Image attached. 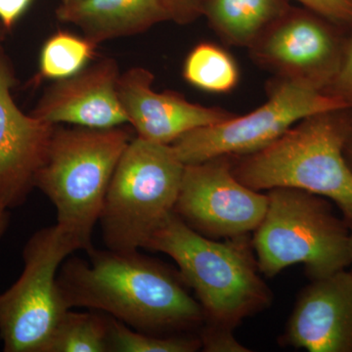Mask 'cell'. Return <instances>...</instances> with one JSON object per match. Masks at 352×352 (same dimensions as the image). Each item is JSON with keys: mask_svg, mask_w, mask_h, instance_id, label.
Segmentation results:
<instances>
[{"mask_svg": "<svg viewBox=\"0 0 352 352\" xmlns=\"http://www.w3.org/2000/svg\"><path fill=\"white\" fill-rule=\"evenodd\" d=\"M88 261L73 258L58 272L57 284L68 309L106 312L139 332L157 336L203 326L200 303L179 273L138 251H87Z\"/></svg>", "mask_w": 352, "mask_h": 352, "instance_id": "obj_1", "label": "cell"}, {"mask_svg": "<svg viewBox=\"0 0 352 352\" xmlns=\"http://www.w3.org/2000/svg\"><path fill=\"white\" fill-rule=\"evenodd\" d=\"M352 109L308 116L258 152L231 157L232 173L256 191L305 190L332 201L352 231V170L344 146Z\"/></svg>", "mask_w": 352, "mask_h": 352, "instance_id": "obj_2", "label": "cell"}, {"mask_svg": "<svg viewBox=\"0 0 352 352\" xmlns=\"http://www.w3.org/2000/svg\"><path fill=\"white\" fill-rule=\"evenodd\" d=\"M144 249L164 252L175 261L183 281L195 292L206 323L234 329L272 302L248 235L223 242L210 239L173 212Z\"/></svg>", "mask_w": 352, "mask_h": 352, "instance_id": "obj_3", "label": "cell"}, {"mask_svg": "<svg viewBox=\"0 0 352 352\" xmlns=\"http://www.w3.org/2000/svg\"><path fill=\"white\" fill-rule=\"evenodd\" d=\"M124 126L89 129L56 126L36 188L56 208L57 224L83 251L92 245L109 185L120 157L131 141Z\"/></svg>", "mask_w": 352, "mask_h": 352, "instance_id": "obj_4", "label": "cell"}, {"mask_svg": "<svg viewBox=\"0 0 352 352\" xmlns=\"http://www.w3.org/2000/svg\"><path fill=\"white\" fill-rule=\"evenodd\" d=\"M267 196V210L252 240L261 274L272 278L302 264L312 281L351 265V230L330 200L287 187L268 190Z\"/></svg>", "mask_w": 352, "mask_h": 352, "instance_id": "obj_5", "label": "cell"}, {"mask_svg": "<svg viewBox=\"0 0 352 352\" xmlns=\"http://www.w3.org/2000/svg\"><path fill=\"white\" fill-rule=\"evenodd\" d=\"M185 164L173 146L132 138L120 157L99 221L113 251L144 249L175 210Z\"/></svg>", "mask_w": 352, "mask_h": 352, "instance_id": "obj_6", "label": "cell"}, {"mask_svg": "<svg viewBox=\"0 0 352 352\" xmlns=\"http://www.w3.org/2000/svg\"><path fill=\"white\" fill-rule=\"evenodd\" d=\"M82 250L58 224L36 231L23 251L19 279L0 294V340L6 352H46L68 307L57 284L65 259Z\"/></svg>", "mask_w": 352, "mask_h": 352, "instance_id": "obj_7", "label": "cell"}, {"mask_svg": "<svg viewBox=\"0 0 352 352\" xmlns=\"http://www.w3.org/2000/svg\"><path fill=\"white\" fill-rule=\"evenodd\" d=\"M267 100L244 116L200 127L171 144L184 164L203 163L214 157L245 156L258 152L308 116L347 108L340 99L275 78L267 85Z\"/></svg>", "mask_w": 352, "mask_h": 352, "instance_id": "obj_8", "label": "cell"}, {"mask_svg": "<svg viewBox=\"0 0 352 352\" xmlns=\"http://www.w3.org/2000/svg\"><path fill=\"white\" fill-rule=\"evenodd\" d=\"M351 28L292 6L248 50L275 78L324 94L339 72Z\"/></svg>", "mask_w": 352, "mask_h": 352, "instance_id": "obj_9", "label": "cell"}, {"mask_svg": "<svg viewBox=\"0 0 352 352\" xmlns=\"http://www.w3.org/2000/svg\"><path fill=\"white\" fill-rule=\"evenodd\" d=\"M268 208L267 193L245 186L232 173L231 157L185 164L173 212L210 239L254 232Z\"/></svg>", "mask_w": 352, "mask_h": 352, "instance_id": "obj_10", "label": "cell"}, {"mask_svg": "<svg viewBox=\"0 0 352 352\" xmlns=\"http://www.w3.org/2000/svg\"><path fill=\"white\" fill-rule=\"evenodd\" d=\"M14 85L12 66L0 45V212L22 206L36 188L56 129L18 107Z\"/></svg>", "mask_w": 352, "mask_h": 352, "instance_id": "obj_11", "label": "cell"}, {"mask_svg": "<svg viewBox=\"0 0 352 352\" xmlns=\"http://www.w3.org/2000/svg\"><path fill=\"white\" fill-rule=\"evenodd\" d=\"M155 76L149 69L133 67L120 74L117 90L127 124L138 138L171 145L184 134L235 117L224 109L192 103L173 91L153 89Z\"/></svg>", "mask_w": 352, "mask_h": 352, "instance_id": "obj_12", "label": "cell"}, {"mask_svg": "<svg viewBox=\"0 0 352 352\" xmlns=\"http://www.w3.org/2000/svg\"><path fill=\"white\" fill-rule=\"evenodd\" d=\"M119 65L113 58L88 64L69 78L54 80L30 113L48 124L111 129L127 124L118 96Z\"/></svg>", "mask_w": 352, "mask_h": 352, "instance_id": "obj_13", "label": "cell"}, {"mask_svg": "<svg viewBox=\"0 0 352 352\" xmlns=\"http://www.w3.org/2000/svg\"><path fill=\"white\" fill-rule=\"evenodd\" d=\"M280 342L309 352H352V270L312 280Z\"/></svg>", "mask_w": 352, "mask_h": 352, "instance_id": "obj_14", "label": "cell"}, {"mask_svg": "<svg viewBox=\"0 0 352 352\" xmlns=\"http://www.w3.org/2000/svg\"><path fill=\"white\" fill-rule=\"evenodd\" d=\"M55 14L60 22L76 25L96 45L170 21L168 0H76L61 2Z\"/></svg>", "mask_w": 352, "mask_h": 352, "instance_id": "obj_15", "label": "cell"}, {"mask_svg": "<svg viewBox=\"0 0 352 352\" xmlns=\"http://www.w3.org/2000/svg\"><path fill=\"white\" fill-rule=\"evenodd\" d=\"M292 0H201V16L226 45L249 50Z\"/></svg>", "mask_w": 352, "mask_h": 352, "instance_id": "obj_16", "label": "cell"}, {"mask_svg": "<svg viewBox=\"0 0 352 352\" xmlns=\"http://www.w3.org/2000/svg\"><path fill=\"white\" fill-rule=\"evenodd\" d=\"M182 75L190 85L208 94H229L240 82L235 58L219 44L208 41L192 48L185 58Z\"/></svg>", "mask_w": 352, "mask_h": 352, "instance_id": "obj_17", "label": "cell"}, {"mask_svg": "<svg viewBox=\"0 0 352 352\" xmlns=\"http://www.w3.org/2000/svg\"><path fill=\"white\" fill-rule=\"evenodd\" d=\"M46 352H110L109 316L67 310Z\"/></svg>", "mask_w": 352, "mask_h": 352, "instance_id": "obj_18", "label": "cell"}, {"mask_svg": "<svg viewBox=\"0 0 352 352\" xmlns=\"http://www.w3.org/2000/svg\"><path fill=\"white\" fill-rule=\"evenodd\" d=\"M97 46L85 36L67 31L55 32L41 48L36 82L62 80L75 75L89 64Z\"/></svg>", "mask_w": 352, "mask_h": 352, "instance_id": "obj_19", "label": "cell"}, {"mask_svg": "<svg viewBox=\"0 0 352 352\" xmlns=\"http://www.w3.org/2000/svg\"><path fill=\"white\" fill-rule=\"evenodd\" d=\"M109 321L110 352H194L201 349L199 337L153 335L132 330L112 316Z\"/></svg>", "mask_w": 352, "mask_h": 352, "instance_id": "obj_20", "label": "cell"}, {"mask_svg": "<svg viewBox=\"0 0 352 352\" xmlns=\"http://www.w3.org/2000/svg\"><path fill=\"white\" fill-rule=\"evenodd\" d=\"M199 338L201 349L207 352H249L250 349L241 344L234 337L233 329L214 324L204 323Z\"/></svg>", "mask_w": 352, "mask_h": 352, "instance_id": "obj_21", "label": "cell"}, {"mask_svg": "<svg viewBox=\"0 0 352 352\" xmlns=\"http://www.w3.org/2000/svg\"><path fill=\"white\" fill-rule=\"evenodd\" d=\"M324 94L340 99L347 108L352 109V28L339 72Z\"/></svg>", "mask_w": 352, "mask_h": 352, "instance_id": "obj_22", "label": "cell"}, {"mask_svg": "<svg viewBox=\"0 0 352 352\" xmlns=\"http://www.w3.org/2000/svg\"><path fill=\"white\" fill-rule=\"evenodd\" d=\"M300 6L347 25H352V0H296Z\"/></svg>", "mask_w": 352, "mask_h": 352, "instance_id": "obj_23", "label": "cell"}, {"mask_svg": "<svg viewBox=\"0 0 352 352\" xmlns=\"http://www.w3.org/2000/svg\"><path fill=\"white\" fill-rule=\"evenodd\" d=\"M201 0H168L170 21L188 25L201 17Z\"/></svg>", "mask_w": 352, "mask_h": 352, "instance_id": "obj_24", "label": "cell"}, {"mask_svg": "<svg viewBox=\"0 0 352 352\" xmlns=\"http://www.w3.org/2000/svg\"><path fill=\"white\" fill-rule=\"evenodd\" d=\"M34 0H0V22L10 32Z\"/></svg>", "mask_w": 352, "mask_h": 352, "instance_id": "obj_25", "label": "cell"}, {"mask_svg": "<svg viewBox=\"0 0 352 352\" xmlns=\"http://www.w3.org/2000/svg\"><path fill=\"white\" fill-rule=\"evenodd\" d=\"M344 157L349 166H351L352 170V131L349 134V139H347L346 146H344Z\"/></svg>", "mask_w": 352, "mask_h": 352, "instance_id": "obj_26", "label": "cell"}, {"mask_svg": "<svg viewBox=\"0 0 352 352\" xmlns=\"http://www.w3.org/2000/svg\"><path fill=\"white\" fill-rule=\"evenodd\" d=\"M9 224V212H0V238L6 233Z\"/></svg>", "mask_w": 352, "mask_h": 352, "instance_id": "obj_27", "label": "cell"}, {"mask_svg": "<svg viewBox=\"0 0 352 352\" xmlns=\"http://www.w3.org/2000/svg\"><path fill=\"white\" fill-rule=\"evenodd\" d=\"M7 30L4 28V25L1 24L0 22V45H1L2 43L6 41Z\"/></svg>", "mask_w": 352, "mask_h": 352, "instance_id": "obj_28", "label": "cell"}, {"mask_svg": "<svg viewBox=\"0 0 352 352\" xmlns=\"http://www.w3.org/2000/svg\"><path fill=\"white\" fill-rule=\"evenodd\" d=\"M349 250H351V265H352V231L351 233V242H349Z\"/></svg>", "mask_w": 352, "mask_h": 352, "instance_id": "obj_29", "label": "cell"}, {"mask_svg": "<svg viewBox=\"0 0 352 352\" xmlns=\"http://www.w3.org/2000/svg\"><path fill=\"white\" fill-rule=\"evenodd\" d=\"M76 1V0H61L62 3H69V2Z\"/></svg>", "mask_w": 352, "mask_h": 352, "instance_id": "obj_30", "label": "cell"}]
</instances>
